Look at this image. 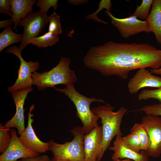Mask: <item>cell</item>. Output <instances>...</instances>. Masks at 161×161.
<instances>
[{
  "mask_svg": "<svg viewBox=\"0 0 161 161\" xmlns=\"http://www.w3.org/2000/svg\"><path fill=\"white\" fill-rule=\"evenodd\" d=\"M150 71L152 73L161 75V67L156 69H151Z\"/></svg>",
  "mask_w": 161,
  "mask_h": 161,
  "instance_id": "33",
  "label": "cell"
},
{
  "mask_svg": "<svg viewBox=\"0 0 161 161\" xmlns=\"http://www.w3.org/2000/svg\"><path fill=\"white\" fill-rule=\"evenodd\" d=\"M145 20L161 45V0H153L150 13Z\"/></svg>",
  "mask_w": 161,
  "mask_h": 161,
  "instance_id": "17",
  "label": "cell"
},
{
  "mask_svg": "<svg viewBox=\"0 0 161 161\" xmlns=\"http://www.w3.org/2000/svg\"><path fill=\"white\" fill-rule=\"evenodd\" d=\"M103 138L102 129L99 126L94 128L84 138L85 161H96Z\"/></svg>",
  "mask_w": 161,
  "mask_h": 161,
  "instance_id": "15",
  "label": "cell"
},
{
  "mask_svg": "<svg viewBox=\"0 0 161 161\" xmlns=\"http://www.w3.org/2000/svg\"><path fill=\"white\" fill-rule=\"evenodd\" d=\"M54 89L64 93L74 104L77 110V116L82 123L85 134H87L93 129L99 126L97 121L100 118L92 111L90 105L93 102L103 103V99L88 97L80 93L76 89L73 83L68 84L64 88L55 87Z\"/></svg>",
  "mask_w": 161,
  "mask_h": 161,
  "instance_id": "4",
  "label": "cell"
},
{
  "mask_svg": "<svg viewBox=\"0 0 161 161\" xmlns=\"http://www.w3.org/2000/svg\"><path fill=\"white\" fill-rule=\"evenodd\" d=\"M10 8V0H0V13L8 15L13 18L14 17L11 12Z\"/></svg>",
  "mask_w": 161,
  "mask_h": 161,
  "instance_id": "29",
  "label": "cell"
},
{
  "mask_svg": "<svg viewBox=\"0 0 161 161\" xmlns=\"http://www.w3.org/2000/svg\"><path fill=\"white\" fill-rule=\"evenodd\" d=\"M47 13L39 11H32L22 19L18 26H24L23 40L18 48L22 51L27 47V43L30 39L37 37L49 22Z\"/></svg>",
  "mask_w": 161,
  "mask_h": 161,
  "instance_id": "7",
  "label": "cell"
},
{
  "mask_svg": "<svg viewBox=\"0 0 161 161\" xmlns=\"http://www.w3.org/2000/svg\"><path fill=\"white\" fill-rule=\"evenodd\" d=\"M98 8L94 13L87 15L85 19H93L95 22H100L104 24H107L108 22H105L100 19L97 17V15L104 9L110 11L112 7V3L110 0H101L98 4Z\"/></svg>",
  "mask_w": 161,
  "mask_h": 161,
  "instance_id": "25",
  "label": "cell"
},
{
  "mask_svg": "<svg viewBox=\"0 0 161 161\" xmlns=\"http://www.w3.org/2000/svg\"><path fill=\"white\" fill-rule=\"evenodd\" d=\"M131 95L137 93L141 89L146 87H161V77L153 75L145 68L139 69L127 84Z\"/></svg>",
  "mask_w": 161,
  "mask_h": 161,
  "instance_id": "12",
  "label": "cell"
},
{
  "mask_svg": "<svg viewBox=\"0 0 161 161\" xmlns=\"http://www.w3.org/2000/svg\"><path fill=\"white\" fill-rule=\"evenodd\" d=\"M111 19V23L117 29L121 35L124 38L143 32H151L148 25L145 20L141 21L131 15L129 17L119 18L114 17L107 10L104 11Z\"/></svg>",
  "mask_w": 161,
  "mask_h": 161,
  "instance_id": "8",
  "label": "cell"
},
{
  "mask_svg": "<svg viewBox=\"0 0 161 161\" xmlns=\"http://www.w3.org/2000/svg\"><path fill=\"white\" fill-rule=\"evenodd\" d=\"M5 52L15 55L20 62V68L18 70V77L14 84L8 87V92L11 93L15 91L31 87L33 81L32 73L39 69V63L36 61H29L27 62L25 61L21 56V52L16 45L9 47Z\"/></svg>",
  "mask_w": 161,
  "mask_h": 161,
  "instance_id": "6",
  "label": "cell"
},
{
  "mask_svg": "<svg viewBox=\"0 0 161 161\" xmlns=\"http://www.w3.org/2000/svg\"><path fill=\"white\" fill-rule=\"evenodd\" d=\"M33 90L32 87L13 92L11 95L16 107L15 115L11 119L7 121L4 126L6 128H15L17 129L18 134L20 135L24 130L25 109L24 108L25 101L29 92Z\"/></svg>",
  "mask_w": 161,
  "mask_h": 161,
  "instance_id": "10",
  "label": "cell"
},
{
  "mask_svg": "<svg viewBox=\"0 0 161 161\" xmlns=\"http://www.w3.org/2000/svg\"><path fill=\"white\" fill-rule=\"evenodd\" d=\"M58 36L54 35L52 33L47 32L43 35L29 40L27 45L30 44L36 45L38 47H45L52 46L58 41Z\"/></svg>",
  "mask_w": 161,
  "mask_h": 161,
  "instance_id": "19",
  "label": "cell"
},
{
  "mask_svg": "<svg viewBox=\"0 0 161 161\" xmlns=\"http://www.w3.org/2000/svg\"><path fill=\"white\" fill-rule=\"evenodd\" d=\"M12 136L10 144L7 149L0 156V161H21L20 158L34 157L39 154L34 152L27 148L21 142L14 129L10 130Z\"/></svg>",
  "mask_w": 161,
  "mask_h": 161,
  "instance_id": "13",
  "label": "cell"
},
{
  "mask_svg": "<svg viewBox=\"0 0 161 161\" xmlns=\"http://www.w3.org/2000/svg\"><path fill=\"white\" fill-rule=\"evenodd\" d=\"M114 109L113 107L107 103L104 105H98L91 109L101 119L102 124V140L96 161H101L114 137L118 135H122L120 125L122 119L128 109L123 106L116 112L113 111Z\"/></svg>",
  "mask_w": 161,
  "mask_h": 161,
  "instance_id": "2",
  "label": "cell"
},
{
  "mask_svg": "<svg viewBox=\"0 0 161 161\" xmlns=\"http://www.w3.org/2000/svg\"></svg>",
  "mask_w": 161,
  "mask_h": 161,
  "instance_id": "36",
  "label": "cell"
},
{
  "mask_svg": "<svg viewBox=\"0 0 161 161\" xmlns=\"http://www.w3.org/2000/svg\"><path fill=\"white\" fill-rule=\"evenodd\" d=\"M23 40V34L15 32L12 30L11 26L4 29L0 34V52L13 44L21 43Z\"/></svg>",
  "mask_w": 161,
  "mask_h": 161,
  "instance_id": "18",
  "label": "cell"
},
{
  "mask_svg": "<svg viewBox=\"0 0 161 161\" xmlns=\"http://www.w3.org/2000/svg\"><path fill=\"white\" fill-rule=\"evenodd\" d=\"M49 24L48 32L58 36L62 32L60 16L54 12L49 16Z\"/></svg>",
  "mask_w": 161,
  "mask_h": 161,
  "instance_id": "24",
  "label": "cell"
},
{
  "mask_svg": "<svg viewBox=\"0 0 161 161\" xmlns=\"http://www.w3.org/2000/svg\"><path fill=\"white\" fill-rule=\"evenodd\" d=\"M134 161L132 160L128 159H125L123 160H120V159H117L115 161Z\"/></svg>",
  "mask_w": 161,
  "mask_h": 161,
  "instance_id": "35",
  "label": "cell"
},
{
  "mask_svg": "<svg viewBox=\"0 0 161 161\" xmlns=\"http://www.w3.org/2000/svg\"><path fill=\"white\" fill-rule=\"evenodd\" d=\"M71 62L70 59L62 57L58 64L49 71L34 72L33 85L36 86L38 90L42 91L47 87L54 88L58 84L66 86L76 83L77 78L75 71L69 67Z\"/></svg>",
  "mask_w": 161,
  "mask_h": 161,
  "instance_id": "3",
  "label": "cell"
},
{
  "mask_svg": "<svg viewBox=\"0 0 161 161\" xmlns=\"http://www.w3.org/2000/svg\"><path fill=\"white\" fill-rule=\"evenodd\" d=\"M140 100H146L149 99H155L161 103V87L155 90L144 89L140 93L138 96Z\"/></svg>",
  "mask_w": 161,
  "mask_h": 161,
  "instance_id": "26",
  "label": "cell"
},
{
  "mask_svg": "<svg viewBox=\"0 0 161 161\" xmlns=\"http://www.w3.org/2000/svg\"><path fill=\"white\" fill-rule=\"evenodd\" d=\"M122 135L116 136L113 146L109 147V149L114 152L111 157L114 161L118 159H128L134 161H148V157L145 151L141 150L138 153L127 147L122 139Z\"/></svg>",
  "mask_w": 161,
  "mask_h": 161,
  "instance_id": "14",
  "label": "cell"
},
{
  "mask_svg": "<svg viewBox=\"0 0 161 161\" xmlns=\"http://www.w3.org/2000/svg\"><path fill=\"white\" fill-rule=\"evenodd\" d=\"M71 132L74 137L71 141L61 144L50 140L49 142V151L51 152L53 158L71 161H85L84 138L85 134L83 127L79 126L75 127Z\"/></svg>",
  "mask_w": 161,
  "mask_h": 161,
  "instance_id": "5",
  "label": "cell"
},
{
  "mask_svg": "<svg viewBox=\"0 0 161 161\" xmlns=\"http://www.w3.org/2000/svg\"><path fill=\"white\" fill-rule=\"evenodd\" d=\"M14 24L13 21L11 19H9L0 21V28H4V29Z\"/></svg>",
  "mask_w": 161,
  "mask_h": 161,
  "instance_id": "31",
  "label": "cell"
},
{
  "mask_svg": "<svg viewBox=\"0 0 161 161\" xmlns=\"http://www.w3.org/2000/svg\"><path fill=\"white\" fill-rule=\"evenodd\" d=\"M10 128H6L1 123L0 124V153H2L9 145L12 139Z\"/></svg>",
  "mask_w": 161,
  "mask_h": 161,
  "instance_id": "23",
  "label": "cell"
},
{
  "mask_svg": "<svg viewBox=\"0 0 161 161\" xmlns=\"http://www.w3.org/2000/svg\"><path fill=\"white\" fill-rule=\"evenodd\" d=\"M21 161H50L47 155L37 156L34 157H28L21 159Z\"/></svg>",
  "mask_w": 161,
  "mask_h": 161,
  "instance_id": "30",
  "label": "cell"
},
{
  "mask_svg": "<svg viewBox=\"0 0 161 161\" xmlns=\"http://www.w3.org/2000/svg\"><path fill=\"white\" fill-rule=\"evenodd\" d=\"M136 110L143 112L147 115L161 116V103L146 105Z\"/></svg>",
  "mask_w": 161,
  "mask_h": 161,
  "instance_id": "28",
  "label": "cell"
},
{
  "mask_svg": "<svg viewBox=\"0 0 161 161\" xmlns=\"http://www.w3.org/2000/svg\"><path fill=\"white\" fill-rule=\"evenodd\" d=\"M10 10L14 18L11 20L14 23L13 29L16 30L21 20L32 11V7L35 0H10Z\"/></svg>",
  "mask_w": 161,
  "mask_h": 161,
  "instance_id": "16",
  "label": "cell"
},
{
  "mask_svg": "<svg viewBox=\"0 0 161 161\" xmlns=\"http://www.w3.org/2000/svg\"><path fill=\"white\" fill-rule=\"evenodd\" d=\"M153 1V0H143L140 5L137 6L134 13L131 15L134 16L137 18L146 20L148 16L149 10Z\"/></svg>",
  "mask_w": 161,
  "mask_h": 161,
  "instance_id": "22",
  "label": "cell"
},
{
  "mask_svg": "<svg viewBox=\"0 0 161 161\" xmlns=\"http://www.w3.org/2000/svg\"><path fill=\"white\" fill-rule=\"evenodd\" d=\"M140 123L147 131L151 141L150 147L145 151L148 156L159 157L161 155V117L147 115L141 119Z\"/></svg>",
  "mask_w": 161,
  "mask_h": 161,
  "instance_id": "9",
  "label": "cell"
},
{
  "mask_svg": "<svg viewBox=\"0 0 161 161\" xmlns=\"http://www.w3.org/2000/svg\"><path fill=\"white\" fill-rule=\"evenodd\" d=\"M34 108L32 105L28 113V121L27 127L18 137L22 144L31 151L39 154L44 153L49 151V142H44L39 139L33 128V115L32 112Z\"/></svg>",
  "mask_w": 161,
  "mask_h": 161,
  "instance_id": "11",
  "label": "cell"
},
{
  "mask_svg": "<svg viewBox=\"0 0 161 161\" xmlns=\"http://www.w3.org/2000/svg\"><path fill=\"white\" fill-rule=\"evenodd\" d=\"M130 132L138 135L141 143V150L146 151L148 150L151 145L150 140L143 125L140 123H135L131 129Z\"/></svg>",
  "mask_w": 161,
  "mask_h": 161,
  "instance_id": "20",
  "label": "cell"
},
{
  "mask_svg": "<svg viewBox=\"0 0 161 161\" xmlns=\"http://www.w3.org/2000/svg\"><path fill=\"white\" fill-rule=\"evenodd\" d=\"M126 145L133 151L138 153L141 150L140 141L138 135L134 133L130 134L122 137Z\"/></svg>",
  "mask_w": 161,
  "mask_h": 161,
  "instance_id": "21",
  "label": "cell"
},
{
  "mask_svg": "<svg viewBox=\"0 0 161 161\" xmlns=\"http://www.w3.org/2000/svg\"><path fill=\"white\" fill-rule=\"evenodd\" d=\"M50 161H71L66 159L53 158L50 159Z\"/></svg>",
  "mask_w": 161,
  "mask_h": 161,
  "instance_id": "34",
  "label": "cell"
},
{
  "mask_svg": "<svg viewBox=\"0 0 161 161\" xmlns=\"http://www.w3.org/2000/svg\"><path fill=\"white\" fill-rule=\"evenodd\" d=\"M88 68L105 76L127 79L130 71L142 68L161 67V50L147 43L108 41L91 47L83 59Z\"/></svg>",
  "mask_w": 161,
  "mask_h": 161,
  "instance_id": "1",
  "label": "cell"
},
{
  "mask_svg": "<svg viewBox=\"0 0 161 161\" xmlns=\"http://www.w3.org/2000/svg\"><path fill=\"white\" fill-rule=\"evenodd\" d=\"M58 0H38L35 3L36 7L40 8L41 12L47 13L49 10L52 7L54 10L58 7Z\"/></svg>",
  "mask_w": 161,
  "mask_h": 161,
  "instance_id": "27",
  "label": "cell"
},
{
  "mask_svg": "<svg viewBox=\"0 0 161 161\" xmlns=\"http://www.w3.org/2000/svg\"><path fill=\"white\" fill-rule=\"evenodd\" d=\"M89 0H69L68 2L70 4L77 6L87 2Z\"/></svg>",
  "mask_w": 161,
  "mask_h": 161,
  "instance_id": "32",
  "label": "cell"
}]
</instances>
